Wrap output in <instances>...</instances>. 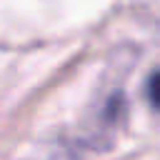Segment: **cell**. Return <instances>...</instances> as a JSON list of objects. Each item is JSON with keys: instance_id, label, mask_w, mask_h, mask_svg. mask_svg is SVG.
Returning <instances> with one entry per match:
<instances>
[{"instance_id": "1", "label": "cell", "mask_w": 160, "mask_h": 160, "mask_svg": "<svg viewBox=\"0 0 160 160\" xmlns=\"http://www.w3.org/2000/svg\"><path fill=\"white\" fill-rule=\"evenodd\" d=\"M145 92H148V100L155 110H160V70H155L148 82H145Z\"/></svg>"}]
</instances>
